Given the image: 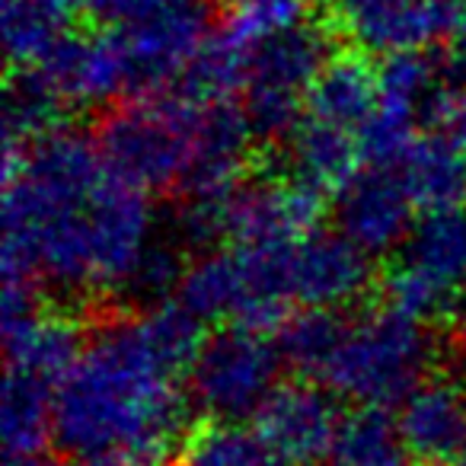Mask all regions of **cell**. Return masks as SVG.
<instances>
[{
    "label": "cell",
    "instance_id": "1",
    "mask_svg": "<svg viewBox=\"0 0 466 466\" xmlns=\"http://www.w3.org/2000/svg\"><path fill=\"white\" fill-rule=\"evenodd\" d=\"M201 339V319L182 304H157L99 326L58 387L61 451L169 453L192 406L186 374Z\"/></svg>",
    "mask_w": 466,
    "mask_h": 466
},
{
    "label": "cell",
    "instance_id": "2",
    "mask_svg": "<svg viewBox=\"0 0 466 466\" xmlns=\"http://www.w3.org/2000/svg\"><path fill=\"white\" fill-rule=\"evenodd\" d=\"M208 103L179 90L125 99L99 125V147L122 182L144 192L179 188L195 157Z\"/></svg>",
    "mask_w": 466,
    "mask_h": 466
},
{
    "label": "cell",
    "instance_id": "3",
    "mask_svg": "<svg viewBox=\"0 0 466 466\" xmlns=\"http://www.w3.org/2000/svg\"><path fill=\"white\" fill-rule=\"evenodd\" d=\"M434 364V336L428 323L393 307L368 313L345 329L323 383L332 396L358 406H400Z\"/></svg>",
    "mask_w": 466,
    "mask_h": 466
},
{
    "label": "cell",
    "instance_id": "4",
    "mask_svg": "<svg viewBox=\"0 0 466 466\" xmlns=\"http://www.w3.org/2000/svg\"><path fill=\"white\" fill-rule=\"evenodd\" d=\"M281 355L275 339L243 323H227L201 339L186 374V393L208 421L256 419L279 387Z\"/></svg>",
    "mask_w": 466,
    "mask_h": 466
},
{
    "label": "cell",
    "instance_id": "5",
    "mask_svg": "<svg viewBox=\"0 0 466 466\" xmlns=\"http://www.w3.org/2000/svg\"><path fill=\"white\" fill-rule=\"evenodd\" d=\"M329 58V33L317 23H304L249 52L240 109L253 128V137L288 141L298 131V125L307 118L304 109L313 84Z\"/></svg>",
    "mask_w": 466,
    "mask_h": 466
},
{
    "label": "cell",
    "instance_id": "6",
    "mask_svg": "<svg viewBox=\"0 0 466 466\" xmlns=\"http://www.w3.org/2000/svg\"><path fill=\"white\" fill-rule=\"evenodd\" d=\"M39 288L4 281V351H7V370L42 377V380L61 387L74 364L86 349L77 319L52 313L39 304Z\"/></svg>",
    "mask_w": 466,
    "mask_h": 466
},
{
    "label": "cell",
    "instance_id": "7",
    "mask_svg": "<svg viewBox=\"0 0 466 466\" xmlns=\"http://www.w3.org/2000/svg\"><path fill=\"white\" fill-rule=\"evenodd\" d=\"M116 29L122 39L125 67H128V99L176 90L182 74L198 58L211 35L205 10L198 4Z\"/></svg>",
    "mask_w": 466,
    "mask_h": 466
},
{
    "label": "cell",
    "instance_id": "8",
    "mask_svg": "<svg viewBox=\"0 0 466 466\" xmlns=\"http://www.w3.org/2000/svg\"><path fill=\"white\" fill-rule=\"evenodd\" d=\"M415 208L419 205L409 195L400 169L370 167L336 195V230L374 259L406 247L415 227Z\"/></svg>",
    "mask_w": 466,
    "mask_h": 466
},
{
    "label": "cell",
    "instance_id": "9",
    "mask_svg": "<svg viewBox=\"0 0 466 466\" xmlns=\"http://www.w3.org/2000/svg\"><path fill=\"white\" fill-rule=\"evenodd\" d=\"M46 84L67 106H103L128 99V67L118 29L67 33L39 65H33Z\"/></svg>",
    "mask_w": 466,
    "mask_h": 466
},
{
    "label": "cell",
    "instance_id": "10",
    "mask_svg": "<svg viewBox=\"0 0 466 466\" xmlns=\"http://www.w3.org/2000/svg\"><path fill=\"white\" fill-rule=\"evenodd\" d=\"M342 428L339 406L323 387L307 380L279 383L256 415V431L294 466L329 457Z\"/></svg>",
    "mask_w": 466,
    "mask_h": 466
},
{
    "label": "cell",
    "instance_id": "11",
    "mask_svg": "<svg viewBox=\"0 0 466 466\" xmlns=\"http://www.w3.org/2000/svg\"><path fill=\"white\" fill-rule=\"evenodd\" d=\"M370 256L342 230H310L294 243L291 298L298 307L339 310L368 291Z\"/></svg>",
    "mask_w": 466,
    "mask_h": 466
},
{
    "label": "cell",
    "instance_id": "12",
    "mask_svg": "<svg viewBox=\"0 0 466 466\" xmlns=\"http://www.w3.org/2000/svg\"><path fill=\"white\" fill-rule=\"evenodd\" d=\"M329 20L364 55H402L438 42L434 0H329Z\"/></svg>",
    "mask_w": 466,
    "mask_h": 466
},
{
    "label": "cell",
    "instance_id": "13",
    "mask_svg": "<svg viewBox=\"0 0 466 466\" xmlns=\"http://www.w3.org/2000/svg\"><path fill=\"white\" fill-rule=\"evenodd\" d=\"M400 431L415 460L453 463L466 451V383L457 377H425L400 402Z\"/></svg>",
    "mask_w": 466,
    "mask_h": 466
},
{
    "label": "cell",
    "instance_id": "14",
    "mask_svg": "<svg viewBox=\"0 0 466 466\" xmlns=\"http://www.w3.org/2000/svg\"><path fill=\"white\" fill-rule=\"evenodd\" d=\"M361 141L355 131L319 122L313 116H307L288 137V179L313 188L323 198H336L361 173Z\"/></svg>",
    "mask_w": 466,
    "mask_h": 466
},
{
    "label": "cell",
    "instance_id": "15",
    "mask_svg": "<svg viewBox=\"0 0 466 466\" xmlns=\"http://www.w3.org/2000/svg\"><path fill=\"white\" fill-rule=\"evenodd\" d=\"M400 262L457 298L466 288V205L425 211L415 220Z\"/></svg>",
    "mask_w": 466,
    "mask_h": 466
},
{
    "label": "cell",
    "instance_id": "16",
    "mask_svg": "<svg viewBox=\"0 0 466 466\" xmlns=\"http://www.w3.org/2000/svg\"><path fill=\"white\" fill-rule=\"evenodd\" d=\"M377 99H380V80L374 67L358 55H332L310 90L307 116L358 135L374 116Z\"/></svg>",
    "mask_w": 466,
    "mask_h": 466
},
{
    "label": "cell",
    "instance_id": "17",
    "mask_svg": "<svg viewBox=\"0 0 466 466\" xmlns=\"http://www.w3.org/2000/svg\"><path fill=\"white\" fill-rule=\"evenodd\" d=\"M396 169L421 211L466 205V154H460L441 131L419 135Z\"/></svg>",
    "mask_w": 466,
    "mask_h": 466
},
{
    "label": "cell",
    "instance_id": "18",
    "mask_svg": "<svg viewBox=\"0 0 466 466\" xmlns=\"http://www.w3.org/2000/svg\"><path fill=\"white\" fill-rule=\"evenodd\" d=\"M55 383L23 370H7L0 400V434L7 453H39L48 438H55Z\"/></svg>",
    "mask_w": 466,
    "mask_h": 466
},
{
    "label": "cell",
    "instance_id": "19",
    "mask_svg": "<svg viewBox=\"0 0 466 466\" xmlns=\"http://www.w3.org/2000/svg\"><path fill=\"white\" fill-rule=\"evenodd\" d=\"M67 103L46 84L39 71L20 67L7 84L4 99V163L16 160L39 137L61 128Z\"/></svg>",
    "mask_w": 466,
    "mask_h": 466
},
{
    "label": "cell",
    "instance_id": "20",
    "mask_svg": "<svg viewBox=\"0 0 466 466\" xmlns=\"http://www.w3.org/2000/svg\"><path fill=\"white\" fill-rule=\"evenodd\" d=\"M176 304H182L201 323H233L240 313L243 279L233 249H211L188 262L176 288Z\"/></svg>",
    "mask_w": 466,
    "mask_h": 466
},
{
    "label": "cell",
    "instance_id": "21",
    "mask_svg": "<svg viewBox=\"0 0 466 466\" xmlns=\"http://www.w3.org/2000/svg\"><path fill=\"white\" fill-rule=\"evenodd\" d=\"M329 457L332 466H412L415 460L396 415L377 406L345 415Z\"/></svg>",
    "mask_w": 466,
    "mask_h": 466
},
{
    "label": "cell",
    "instance_id": "22",
    "mask_svg": "<svg viewBox=\"0 0 466 466\" xmlns=\"http://www.w3.org/2000/svg\"><path fill=\"white\" fill-rule=\"evenodd\" d=\"M310 20V0H227L211 35L230 52L249 58L262 42L279 39Z\"/></svg>",
    "mask_w": 466,
    "mask_h": 466
},
{
    "label": "cell",
    "instance_id": "23",
    "mask_svg": "<svg viewBox=\"0 0 466 466\" xmlns=\"http://www.w3.org/2000/svg\"><path fill=\"white\" fill-rule=\"evenodd\" d=\"M345 329L349 323L339 317V310L300 307V310H291V317L275 329V345H279L285 368L323 380L339 345H342Z\"/></svg>",
    "mask_w": 466,
    "mask_h": 466
},
{
    "label": "cell",
    "instance_id": "24",
    "mask_svg": "<svg viewBox=\"0 0 466 466\" xmlns=\"http://www.w3.org/2000/svg\"><path fill=\"white\" fill-rule=\"evenodd\" d=\"M176 466H294L256 428L237 421H208L195 428Z\"/></svg>",
    "mask_w": 466,
    "mask_h": 466
},
{
    "label": "cell",
    "instance_id": "25",
    "mask_svg": "<svg viewBox=\"0 0 466 466\" xmlns=\"http://www.w3.org/2000/svg\"><path fill=\"white\" fill-rule=\"evenodd\" d=\"M4 48L10 65L33 67L71 33V16L52 0H4Z\"/></svg>",
    "mask_w": 466,
    "mask_h": 466
},
{
    "label": "cell",
    "instance_id": "26",
    "mask_svg": "<svg viewBox=\"0 0 466 466\" xmlns=\"http://www.w3.org/2000/svg\"><path fill=\"white\" fill-rule=\"evenodd\" d=\"M383 298H387V307H393V310L406 313L412 319H421V323H434L444 313H451L453 304H457V298L441 291L434 281H428L425 275L402 266V262H396L390 268L387 281H383Z\"/></svg>",
    "mask_w": 466,
    "mask_h": 466
},
{
    "label": "cell",
    "instance_id": "27",
    "mask_svg": "<svg viewBox=\"0 0 466 466\" xmlns=\"http://www.w3.org/2000/svg\"><path fill=\"white\" fill-rule=\"evenodd\" d=\"M182 272H186V266H182L179 243L154 240L147 253H144L141 266L131 275V285L125 294L137 300L167 298V294H176V288H179V281H182Z\"/></svg>",
    "mask_w": 466,
    "mask_h": 466
},
{
    "label": "cell",
    "instance_id": "28",
    "mask_svg": "<svg viewBox=\"0 0 466 466\" xmlns=\"http://www.w3.org/2000/svg\"><path fill=\"white\" fill-rule=\"evenodd\" d=\"M188 4H198V0H84V14L109 26H131Z\"/></svg>",
    "mask_w": 466,
    "mask_h": 466
},
{
    "label": "cell",
    "instance_id": "29",
    "mask_svg": "<svg viewBox=\"0 0 466 466\" xmlns=\"http://www.w3.org/2000/svg\"><path fill=\"white\" fill-rule=\"evenodd\" d=\"M434 20H438V42L466 46V0H434Z\"/></svg>",
    "mask_w": 466,
    "mask_h": 466
},
{
    "label": "cell",
    "instance_id": "30",
    "mask_svg": "<svg viewBox=\"0 0 466 466\" xmlns=\"http://www.w3.org/2000/svg\"><path fill=\"white\" fill-rule=\"evenodd\" d=\"M438 125H441V135H444L460 154H466V86H460L444 103V109H441V116H438Z\"/></svg>",
    "mask_w": 466,
    "mask_h": 466
},
{
    "label": "cell",
    "instance_id": "31",
    "mask_svg": "<svg viewBox=\"0 0 466 466\" xmlns=\"http://www.w3.org/2000/svg\"><path fill=\"white\" fill-rule=\"evenodd\" d=\"M77 466H176L169 463V453H131V451H109L80 457Z\"/></svg>",
    "mask_w": 466,
    "mask_h": 466
},
{
    "label": "cell",
    "instance_id": "32",
    "mask_svg": "<svg viewBox=\"0 0 466 466\" xmlns=\"http://www.w3.org/2000/svg\"><path fill=\"white\" fill-rule=\"evenodd\" d=\"M4 466H61L52 453L39 451V453H7V463Z\"/></svg>",
    "mask_w": 466,
    "mask_h": 466
},
{
    "label": "cell",
    "instance_id": "33",
    "mask_svg": "<svg viewBox=\"0 0 466 466\" xmlns=\"http://www.w3.org/2000/svg\"><path fill=\"white\" fill-rule=\"evenodd\" d=\"M460 332H463V342H466V304H463V310H460Z\"/></svg>",
    "mask_w": 466,
    "mask_h": 466
},
{
    "label": "cell",
    "instance_id": "34",
    "mask_svg": "<svg viewBox=\"0 0 466 466\" xmlns=\"http://www.w3.org/2000/svg\"><path fill=\"white\" fill-rule=\"evenodd\" d=\"M451 466H466V451H463V453H460V457H457V460H453V463H451Z\"/></svg>",
    "mask_w": 466,
    "mask_h": 466
}]
</instances>
